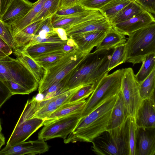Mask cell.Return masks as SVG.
<instances>
[{
	"label": "cell",
	"mask_w": 155,
	"mask_h": 155,
	"mask_svg": "<svg viewBox=\"0 0 155 155\" xmlns=\"http://www.w3.org/2000/svg\"><path fill=\"white\" fill-rule=\"evenodd\" d=\"M114 49L95 50L87 54L63 80L65 90L81 85L92 84L94 89L100 80L108 74V67Z\"/></svg>",
	"instance_id": "cell-1"
},
{
	"label": "cell",
	"mask_w": 155,
	"mask_h": 155,
	"mask_svg": "<svg viewBox=\"0 0 155 155\" xmlns=\"http://www.w3.org/2000/svg\"><path fill=\"white\" fill-rule=\"evenodd\" d=\"M117 95L106 100L87 115L81 117L73 131L64 140V143L91 142L94 138L106 130Z\"/></svg>",
	"instance_id": "cell-2"
},
{
	"label": "cell",
	"mask_w": 155,
	"mask_h": 155,
	"mask_svg": "<svg viewBox=\"0 0 155 155\" xmlns=\"http://www.w3.org/2000/svg\"><path fill=\"white\" fill-rule=\"evenodd\" d=\"M125 43L124 62L133 65L142 63L148 55L155 54V22L128 35Z\"/></svg>",
	"instance_id": "cell-3"
},
{
	"label": "cell",
	"mask_w": 155,
	"mask_h": 155,
	"mask_svg": "<svg viewBox=\"0 0 155 155\" xmlns=\"http://www.w3.org/2000/svg\"><path fill=\"white\" fill-rule=\"evenodd\" d=\"M87 54L76 48L58 61L47 68L45 75L39 83L38 94L63 80L81 62Z\"/></svg>",
	"instance_id": "cell-4"
},
{
	"label": "cell",
	"mask_w": 155,
	"mask_h": 155,
	"mask_svg": "<svg viewBox=\"0 0 155 155\" xmlns=\"http://www.w3.org/2000/svg\"><path fill=\"white\" fill-rule=\"evenodd\" d=\"M123 74V69H118L100 80L86 100L81 117L87 115L106 100L118 94L120 90Z\"/></svg>",
	"instance_id": "cell-5"
},
{
	"label": "cell",
	"mask_w": 155,
	"mask_h": 155,
	"mask_svg": "<svg viewBox=\"0 0 155 155\" xmlns=\"http://www.w3.org/2000/svg\"><path fill=\"white\" fill-rule=\"evenodd\" d=\"M125 123L120 131L106 130L94 138L91 142L94 153L99 155H129Z\"/></svg>",
	"instance_id": "cell-6"
},
{
	"label": "cell",
	"mask_w": 155,
	"mask_h": 155,
	"mask_svg": "<svg viewBox=\"0 0 155 155\" xmlns=\"http://www.w3.org/2000/svg\"><path fill=\"white\" fill-rule=\"evenodd\" d=\"M123 70L120 91L130 116L135 117L142 100L139 93V84L132 68H128Z\"/></svg>",
	"instance_id": "cell-7"
},
{
	"label": "cell",
	"mask_w": 155,
	"mask_h": 155,
	"mask_svg": "<svg viewBox=\"0 0 155 155\" xmlns=\"http://www.w3.org/2000/svg\"><path fill=\"white\" fill-rule=\"evenodd\" d=\"M81 113L60 118L44 125L38 133V139L45 141L56 138L65 139L75 128Z\"/></svg>",
	"instance_id": "cell-8"
},
{
	"label": "cell",
	"mask_w": 155,
	"mask_h": 155,
	"mask_svg": "<svg viewBox=\"0 0 155 155\" xmlns=\"http://www.w3.org/2000/svg\"><path fill=\"white\" fill-rule=\"evenodd\" d=\"M2 61L10 72L13 81L23 87L31 93L38 88L39 82L33 73L16 58L9 56Z\"/></svg>",
	"instance_id": "cell-9"
},
{
	"label": "cell",
	"mask_w": 155,
	"mask_h": 155,
	"mask_svg": "<svg viewBox=\"0 0 155 155\" xmlns=\"http://www.w3.org/2000/svg\"><path fill=\"white\" fill-rule=\"evenodd\" d=\"M44 120L34 117L15 126L6 146H12L25 141L43 125Z\"/></svg>",
	"instance_id": "cell-10"
},
{
	"label": "cell",
	"mask_w": 155,
	"mask_h": 155,
	"mask_svg": "<svg viewBox=\"0 0 155 155\" xmlns=\"http://www.w3.org/2000/svg\"><path fill=\"white\" fill-rule=\"evenodd\" d=\"M49 147L45 141L38 139L24 141L12 146H7L0 151V155H35L47 152Z\"/></svg>",
	"instance_id": "cell-11"
},
{
	"label": "cell",
	"mask_w": 155,
	"mask_h": 155,
	"mask_svg": "<svg viewBox=\"0 0 155 155\" xmlns=\"http://www.w3.org/2000/svg\"><path fill=\"white\" fill-rule=\"evenodd\" d=\"M104 17L99 10H89L87 11L64 16L52 17L54 28H61L65 30L70 27L88 21Z\"/></svg>",
	"instance_id": "cell-12"
},
{
	"label": "cell",
	"mask_w": 155,
	"mask_h": 155,
	"mask_svg": "<svg viewBox=\"0 0 155 155\" xmlns=\"http://www.w3.org/2000/svg\"><path fill=\"white\" fill-rule=\"evenodd\" d=\"M112 28L111 23L104 16L79 23L65 31L68 38L73 39L81 34L91 31H101L107 32Z\"/></svg>",
	"instance_id": "cell-13"
},
{
	"label": "cell",
	"mask_w": 155,
	"mask_h": 155,
	"mask_svg": "<svg viewBox=\"0 0 155 155\" xmlns=\"http://www.w3.org/2000/svg\"><path fill=\"white\" fill-rule=\"evenodd\" d=\"M154 22L155 18L152 14L145 11L127 20L112 26L115 30L125 36Z\"/></svg>",
	"instance_id": "cell-14"
},
{
	"label": "cell",
	"mask_w": 155,
	"mask_h": 155,
	"mask_svg": "<svg viewBox=\"0 0 155 155\" xmlns=\"http://www.w3.org/2000/svg\"><path fill=\"white\" fill-rule=\"evenodd\" d=\"M134 118L138 127H155V95L142 100Z\"/></svg>",
	"instance_id": "cell-15"
},
{
	"label": "cell",
	"mask_w": 155,
	"mask_h": 155,
	"mask_svg": "<svg viewBox=\"0 0 155 155\" xmlns=\"http://www.w3.org/2000/svg\"><path fill=\"white\" fill-rule=\"evenodd\" d=\"M129 116V113L120 90L112 109L106 130L114 131L120 130Z\"/></svg>",
	"instance_id": "cell-16"
},
{
	"label": "cell",
	"mask_w": 155,
	"mask_h": 155,
	"mask_svg": "<svg viewBox=\"0 0 155 155\" xmlns=\"http://www.w3.org/2000/svg\"><path fill=\"white\" fill-rule=\"evenodd\" d=\"M155 127H138L136 155H155Z\"/></svg>",
	"instance_id": "cell-17"
},
{
	"label": "cell",
	"mask_w": 155,
	"mask_h": 155,
	"mask_svg": "<svg viewBox=\"0 0 155 155\" xmlns=\"http://www.w3.org/2000/svg\"><path fill=\"white\" fill-rule=\"evenodd\" d=\"M33 3L28 0H12L1 19L9 25L25 15Z\"/></svg>",
	"instance_id": "cell-18"
},
{
	"label": "cell",
	"mask_w": 155,
	"mask_h": 155,
	"mask_svg": "<svg viewBox=\"0 0 155 155\" xmlns=\"http://www.w3.org/2000/svg\"><path fill=\"white\" fill-rule=\"evenodd\" d=\"M107 32L94 31L81 34L73 39L78 49L85 54L91 52L102 41Z\"/></svg>",
	"instance_id": "cell-19"
},
{
	"label": "cell",
	"mask_w": 155,
	"mask_h": 155,
	"mask_svg": "<svg viewBox=\"0 0 155 155\" xmlns=\"http://www.w3.org/2000/svg\"><path fill=\"white\" fill-rule=\"evenodd\" d=\"M86 102L85 99L67 103L58 107L44 121L45 125L57 119L78 113H82Z\"/></svg>",
	"instance_id": "cell-20"
},
{
	"label": "cell",
	"mask_w": 155,
	"mask_h": 155,
	"mask_svg": "<svg viewBox=\"0 0 155 155\" xmlns=\"http://www.w3.org/2000/svg\"><path fill=\"white\" fill-rule=\"evenodd\" d=\"M46 0H38L23 17L8 25L13 36L18 32L31 24L41 10Z\"/></svg>",
	"instance_id": "cell-21"
},
{
	"label": "cell",
	"mask_w": 155,
	"mask_h": 155,
	"mask_svg": "<svg viewBox=\"0 0 155 155\" xmlns=\"http://www.w3.org/2000/svg\"><path fill=\"white\" fill-rule=\"evenodd\" d=\"M14 50L13 53L16 58L33 73L39 83L45 75L46 69L24 51L20 49H16Z\"/></svg>",
	"instance_id": "cell-22"
},
{
	"label": "cell",
	"mask_w": 155,
	"mask_h": 155,
	"mask_svg": "<svg viewBox=\"0 0 155 155\" xmlns=\"http://www.w3.org/2000/svg\"><path fill=\"white\" fill-rule=\"evenodd\" d=\"M66 42L41 43L25 47L21 49L26 52L33 59L62 49Z\"/></svg>",
	"instance_id": "cell-23"
},
{
	"label": "cell",
	"mask_w": 155,
	"mask_h": 155,
	"mask_svg": "<svg viewBox=\"0 0 155 155\" xmlns=\"http://www.w3.org/2000/svg\"><path fill=\"white\" fill-rule=\"evenodd\" d=\"M43 20L30 24L13 36L15 49L23 48L28 44Z\"/></svg>",
	"instance_id": "cell-24"
},
{
	"label": "cell",
	"mask_w": 155,
	"mask_h": 155,
	"mask_svg": "<svg viewBox=\"0 0 155 155\" xmlns=\"http://www.w3.org/2000/svg\"><path fill=\"white\" fill-rule=\"evenodd\" d=\"M145 11L135 0H133L120 11L110 22L112 25L127 20Z\"/></svg>",
	"instance_id": "cell-25"
},
{
	"label": "cell",
	"mask_w": 155,
	"mask_h": 155,
	"mask_svg": "<svg viewBox=\"0 0 155 155\" xmlns=\"http://www.w3.org/2000/svg\"><path fill=\"white\" fill-rule=\"evenodd\" d=\"M125 36L120 33L113 28L107 32L101 42L96 47L95 50L110 49L124 44L126 41Z\"/></svg>",
	"instance_id": "cell-26"
},
{
	"label": "cell",
	"mask_w": 155,
	"mask_h": 155,
	"mask_svg": "<svg viewBox=\"0 0 155 155\" xmlns=\"http://www.w3.org/2000/svg\"><path fill=\"white\" fill-rule=\"evenodd\" d=\"M138 127L134 117L129 116L125 124V128L129 155H136V145Z\"/></svg>",
	"instance_id": "cell-27"
},
{
	"label": "cell",
	"mask_w": 155,
	"mask_h": 155,
	"mask_svg": "<svg viewBox=\"0 0 155 155\" xmlns=\"http://www.w3.org/2000/svg\"><path fill=\"white\" fill-rule=\"evenodd\" d=\"M133 0H112L99 10L110 21L116 15Z\"/></svg>",
	"instance_id": "cell-28"
},
{
	"label": "cell",
	"mask_w": 155,
	"mask_h": 155,
	"mask_svg": "<svg viewBox=\"0 0 155 155\" xmlns=\"http://www.w3.org/2000/svg\"><path fill=\"white\" fill-rule=\"evenodd\" d=\"M61 0H46L31 23L52 17L59 10Z\"/></svg>",
	"instance_id": "cell-29"
},
{
	"label": "cell",
	"mask_w": 155,
	"mask_h": 155,
	"mask_svg": "<svg viewBox=\"0 0 155 155\" xmlns=\"http://www.w3.org/2000/svg\"><path fill=\"white\" fill-rule=\"evenodd\" d=\"M155 68L149 76L139 84V91L142 100L149 98L154 95Z\"/></svg>",
	"instance_id": "cell-30"
},
{
	"label": "cell",
	"mask_w": 155,
	"mask_h": 155,
	"mask_svg": "<svg viewBox=\"0 0 155 155\" xmlns=\"http://www.w3.org/2000/svg\"><path fill=\"white\" fill-rule=\"evenodd\" d=\"M142 65L138 73L135 74V79L140 84L150 74L155 68V54L147 56L142 62Z\"/></svg>",
	"instance_id": "cell-31"
},
{
	"label": "cell",
	"mask_w": 155,
	"mask_h": 155,
	"mask_svg": "<svg viewBox=\"0 0 155 155\" xmlns=\"http://www.w3.org/2000/svg\"><path fill=\"white\" fill-rule=\"evenodd\" d=\"M70 52H64L61 49L33 58V59L39 65L45 69L48 66L58 61Z\"/></svg>",
	"instance_id": "cell-32"
},
{
	"label": "cell",
	"mask_w": 155,
	"mask_h": 155,
	"mask_svg": "<svg viewBox=\"0 0 155 155\" xmlns=\"http://www.w3.org/2000/svg\"><path fill=\"white\" fill-rule=\"evenodd\" d=\"M39 101L36 97L27 101L16 126L25 120L33 118L35 113L39 109Z\"/></svg>",
	"instance_id": "cell-33"
},
{
	"label": "cell",
	"mask_w": 155,
	"mask_h": 155,
	"mask_svg": "<svg viewBox=\"0 0 155 155\" xmlns=\"http://www.w3.org/2000/svg\"><path fill=\"white\" fill-rule=\"evenodd\" d=\"M125 50V43L114 48L108 63V71L109 72L117 66L124 63Z\"/></svg>",
	"instance_id": "cell-34"
},
{
	"label": "cell",
	"mask_w": 155,
	"mask_h": 155,
	"mask_svg": "<svg viewBox=\"0 0 155 155\" xmlns=\"http://www.w3.org/2000/svg\"><path fill=\"white\" fill-rule=\"evenodd\" d=\"M58 108L54 96L44 103L43 105L36 112L33 118H38L45 120Z\"/></svg>",
	"instance_id": "cell-35"
},
{
	"label": "cell",
	"mask_w": 155,
	"mask_h": 155,
	"mask_svg": "<svg viewBox=\"0 0 155 155\" xmlns=\"http://www.w3.org/2000/svg\"><path fill=\"white\" fill-rule=\"evenodd\" d=\"M52 24V17L44 20L34 35L41 38L50 37L57 34Z\"/></svg>",
	"instance_id": "cell-36"
},
{
	"label": "cell",
	"mask_w": 155,
	"mask_h": 155,
	"mask_svg": "<svg viewBox=\"0 0 155 155\" xmlns=\"http://www.w3.org/2000/svg\"><path fill=\"white\" fill-rule=\"evenodd\" d=\"M0 37L14 50L15 45L13 36L8 25L0 19Z\"/></svg>",
	"instance_id": "cell-37"
},
{
	"label": "cell",
	"mask_w": 155,
	"mask_h": 155,
	"mask_svg": "<svg viewBox=\"0 0 155 155\" xmlns=\"http://www.w3.org/2000/svg\"><path fill=\"white\" fill-rule=\"evenodd\" d=\"M94 89V87L92 84L83 86L73 95L68 102H76L85 99L90 95Z\"/></svg>",
	"instance_id": "cell-38"
},
{
	"label": "cell",
	"mask_w": 155,
	"mask_h": 155,
	"mask_svg": "<svg viewBox=\"0 0 155 155\" xmlns=\"http://www.w3.org/2000/svg\"><path fill=\"white\" fill-rule=\"evenodd\" d=\"M83 86L81 85L73 89L67 90L54 96L55 101L58 107L68 103L73 95Z\"/></svg>",
	"instance_id": "cell-39"
},
{
	"label": "cell",
	"mask_w": 155,
	"mask_h": 155,
	"mask_svg": "<svg viewBox=\"0 0 155 155\" xmlns=\"http://www.w3.org/2000/svg\"><path fill=\"white\" fill-rule=\"evenodd\" d=\"M112 0H80L77 4L91 10L99 9Z\"/></svg>",
	"instance_id": "cell-40"
},
{
	"label": "cell",
	"mask_w": 155,
	"mask_h": 155,
	"mask_svg": "<svg viewBox=\"0 0 155 155\" xmlns=\"http://www.w3.org/2000/svg\"><path fill=\"white\" fill-rule=\"evenodd\" d=\"M12 95L15 94H29L30 93L27 90L19 84L12 81H3Z\"/></svg>",
	"instance_id": "cell-41"
},
{
	"label": "cell",
	"mask_w": 155,
	"mask_h": 155,
	"mask_svg": "<svg viewBox=\"0 0 155 155\" xmlns=\"http://www.w3.org/2000/svg\"><path fill=\"white\" fill-rule=\"evenodd\" d=\"M67 41H63L58 36L57 34L50 37L45 38H41L38 36L34 35L28 44L25 47L41 43L48 42L63 43Z\"/></svg>",
	"instance_id": "cell-42"
},
{
	"label": "cell",
	"mask_w": 155,
	"mask_h": 155,
	"mask_svg": "<svg viewBox=\"0 0 155 155\" xmlns=\"http://www.w3.org/2000/svg\"><path fill=\"white\" fill-rule=\"evenodd\" d=\"M87 9L82 5L77 4L72 6L59 10L54 15L57 16H64L87 11Z\"/></svg>",
	"instance_id": "cell-43"
},
{
	"label": "cell",
	"mask_w": 155,
	"mask_h": 155,
	"mask_svg": "<svg viewBox=\"0 0 155 155\" xmlns=\"http://www.w3.org/2000/svg\"><path fill=\"white\" fill-rule=\"evenodd\" d=\"M12 95L2 80L0 79V108Z\"/></svg>",
	"instance_id": "cell-44"
},
{
	"label": "cell",
	"mask_w": 155,
	"mask_h": 155,
	"mask_svg": "<svg viewBox=\"0 0 155 155\" xmlns=\"http://www.w3.org/2000/svg\"><path fill=\"white\" fill-rule=\"evenodd\" d=\"M12 52L11 47L0 37V61L8 56Z\"/></svg>",
	"instance_id": "cell-45"
},
{
	"label": "cell",
	"mask_w": 155,
	"mask_h": 155,
	"mask_svg": "<svg viewBox=\"0 0 155 155\" xmlns=\"http://www.w3.org/2000/svg\"><path fill=\"white\" fill-rule=\"evenodd\" d=\"M147 12L154 15L155 14V0H135Z\"/></svg>",
	"instance_id": "cell-46"
},
{
	"label": "cell",
	"mask_w": 155,
	"mask_h": 155,
	"mask_svg": "<svg viewBox=\"0 0 155 155\" xmlns=\"http://www.w3.org/2000/svg\"><path fill=\"white\" fill-rule=\"evenodd\" d=\"M0 79L2 81L8 80L13 81L9 71L2 61H0Z\"/></svg>",
	"instance_id": "cell-47"
},
{
	"label": "cell",
	"mask_w": 155,
	"mask_h": 155,
	"mask_svg": "<svg viewBox=\"0 0 155 155\" xmlns=\"http://www.w3.org/2000/svg\"><path fill=\"white\" fill-rule=\"evenodd\" d=\"M80 0H61L59 9H62L70 7L77 4Z\"/></svg>",
	"instance_id": "cell-48"
},
{
	"label": "cell",
	"mask_w": 155,
	"mask_h": 155,
	"mask_svg": "<svg viewBox=\"0 0 155 155\" xmlns=\"http://www.w3.org/2000/svg\"><path fill=\"white\" fill-rule=\"evenodd\" d=\"M58 36L63 41H66L68 38L65 30L61 28H54Z\"/></svg>",
	"instance_id": "cell-49"
},
{
	"label": "cell",
	"mask_w": 155,
	"mask_h": 155,
	"mask_svg": "<svg viewBox=\"0 0 155 155\" xmlns=\"http://www.w3.org/2000/svg\"><path fill=\"white\" fill-rule=\"evenodd\" d=\"M12 0H1V15L3 14Z\"/></svg>",
	"instance_id": "cell-50"
},
{
	"label": "cell",
	"mask_w": 155,
	"mask_h": 155,
	"mask_svg": "<svg viewBox=\"0 0 155 155\" xmlns=\"http://www.w3.org/2000/svg\"><path fill=\"white\" fill-rule=\"evenodd\" d=\"M5 143V138L1 132H0V149Z\"/></svg>",
	"instance_id": "cell-51"
},
{
	"label": "cell",
	"mask_w": 155,
	"mask_h": 155,
	"mask_svg": "<svg viewBox=\"0 0 155 155\" xmlns=\"http://www.w3.org/2000/svg\"><path fill=\"white\" fill-rule=\"evenodd\" d=\"M1 0H0V19H1Z\"/></svg>",
	"instance_id": "cell-52"
},
{
	"label": "cell",
	"mask_w": 155,
	"mask_h": 155,
	"mask_svg": "<svg viewBox=\"0 0 155 155\" xmlns=\"http://www.w3.org/2000/svg\"><path fill=\"white\" fill-rule=\"evenodd\" d=\"M2 130V127L1 124V123L0 121V132H1Z\"/></svg>",
	"instance_id": "cell-53"
}]
</instances>
